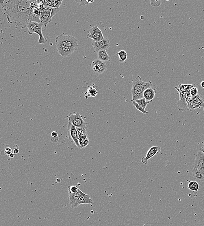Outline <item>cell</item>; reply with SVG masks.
Here are the masks:
<instances>
[{
    "mask_svg": "<svg viewBox=\"0 0 204 226\" xmlns=\"http://www.w3.org/2000/svg\"><path fill=\"white\" fill-rule=\"evenodd\" d=\"M44 26H45L44 23H42V22L38 23V26L35 27V29L33 30V33H34L39 35V38L38 41V42L40 44H45L47 43V38L44 36L42 32V27Z\"/></svg>",
    "mask_w": 204,
    "mask_h": 226,
    "instance_id": "obj_14",
    "label": "cell"
},
{
    "mask_svg": "<svg viewBox=\"0 0 204 226\" xmlns=\"http://www.w3.org/2000/svg\"><path fill=\"white\" fill-rule=\"evenodd\" d=\"M67 117L68 119L69 122L76 128L87 130V124L84 122L82 116L78 112L71 113Z\"/></svg>",
    "mask_w": 204,
    "mask_h": 226,
    "instance_id": "obj_4",
    "label": "cell"
},
{
    "mask_svg": "<svg viewBox=\"0 0 204 226\" xmlns=\"http://www.w3.org/2000/svg\"><path fill=\"white\" fill-rule=\"evenodd\" d=\"M62 1H42L44 6L45 8H58L62 5Z\"/></svg>",
    "mask_w": 204,
    "mask_h": 226,
    "instance_id": "obj_17",
    "label": "cell"
},
{
    "mask_svg": "<svg viewBox=\"0 0 204 226\" xmlns=\"http://www.w3.org/2000/svg\"><path fill=\"white\" fill-rule=\"evenodd\" d=\"M175 87L178 90V92L179 93L180 99L178 102V106L179 110L181 112H183L184 111H188L187 108V104L186 100L188 97L191 96L190 91L182 92L181 91L176 87Z\"/></svg>",
    "mask_w": 204,
    "mask_h": 226,
    "instance_id": "obj_7",
    "label": "cell"
},
{
    "mask_svg": "<svg viewBox=\"0 0 204 226\" xmlns=\"http://www.w3.org/2000/svg\"><path fill=\"white\" fill-rule=\"evenodd\" d=\"M80 149L86 147L89 143L88 135L81 136L78 137Z\"/></svg>",
    "mask_w": 204,
    "mask_h": 226,
    "instance_id": "obj_23",
    "label": "cell"
},
{
    "mask_svg": "<svg viewBox=\"0 0 204 226\" xmlns=\"http://www.w3.org/2000/svg\"><path fill=\"white\" fill-rule=\"evenodd\" d=\"M156 87L153 85L151 87L146 89L143 93L144 98L147 101H152L156 93Z\"/></svg>",
    "mask_w": 204,
    "mask_h": 226,
    "instance_id": "obj_15",
    "label": "cell"
},
{
    "mask_svg": "<svg viewBox=\"0 0 204 226\" xmlns=\"http://www.w3.org/2000/svg\"><path fill=\"white\" fill-rule=\"evenodd\" d=\"M199 149V150H200V151H201V152H202L204 154V146H203L202 147L200 148Z\"/></svg>",
    "mask_w": 204,
    "mask_h": 226,
    "instance_id": "obj_40",
    "label": "cell"
},
{
    "mask_svg": "<svg viewBox=\"0 0 204 226\" xmlns=\"http://www.w3.org/2000/svg\"><path fill=\"white\" fill-rule=\"evenodd\" d=\"M75 1L77 3L79 4L80 6L86 5L88 4L87 1Z\"/></svg>",
    "mask_w": 204,
    "mask_h": 226,
    "instance_id": "obj_34",
    "label": "cell"
},
{
    "mask_svg": "<svg viewBox=\"0 0 204 226\" xmlns=\"http://www.w3.org/2000/svg\"><path fill=\"white\" fill-rule=\"evenodd\" d=\"M79 189L75 185L69 186L68 187V193H71V194H76L79 191Z\"/></svg>",
    "mask_w": 204,
    "mask_h": 226,
    "instance_id": "obj_30",
    "label": "cell"
},
{
    "mask_svg": "<svg viewBox=\"0 0 204 226\" xmlns=\"http://www.w3.org/2000/svg\"><path fill=\"white\" fill-rule=\"evenodd\" d=\"M99 59L102 61H109L110 57L106 50L100 51L98 52Z\"/></svg>",
    "mask_w": 204,
    "mask_h": 226,
    "instance_id": "obj_24",
    "label": "cell"
},
{
    "mask_svg": "<svg viewBox=\"0 0 204 226\" xmlns=\"http://www.w3.org/2000/svg\"><path fill=\"white\" fill-rule=\"evenodd\" d=\"M190 94L192 97H194L197 96L199 94V89L196 85L191 89L190 91Z\"/></svg>",
    "mask_w": 204,
    "mask_h": 226,
    "instance_id": "obj_32",
    "label": "cell"
},
{
    "mask_svg": "<svg viewBox=\"0 0 204 226\" xmlns=\"http://www.w3.org/2000/svg\"><path fill=\"white\" fill-rule=\"evenodd\" d=\"M87 1L88 3V4H90V3H93V2H94V1Z\"/></svg>",
    "mask_w": 204,
    "mask_h": 226,
    "instance_id": "obj_42",
    "label": "cell"
},
{
    "mask_svg": "<svg viewBox=\"0 0 204 226\" xmlns=\"http://www.w3.org/2000/svg\"><path fill=\"white\" fill-rule=\"evenodd\" d=\"M98 90H97L96 87L94 83L92 84V85L89 87L88 89L87 90L86 92L85 93L86 94V98H89V97H94L98 94Z\"/></svg>",
    "mask_w": 204,
    "mask_h": 226,
    "instance_id": "obj_19",
    "label": "cell"
},
{
    "mask_svg": "<svg viewBox=\"0 0 204 226\" xmlns=\"http://www.w3.org/2000/svg\"><path fill=\"white\" fill-rule=\"evenodd\" d=\"M136 102L141 107H142L145 110L146 108V107L150 103L152 102V101H147L146 100L143 98L141 99L137 100H135Z\"/></svg>",
    "mask_w": 204,
    "mask_h": 226,
    "instance_id": "obj_28",
    "label": "cell"
},
{
    "mask_svg": "<svg viewBox=\"0 0 204 226\" xmlns=\"http://www.w3.org/2000/svg\"><path fill=\"white\" fill-rule=\"evenodd\" d=\"M67 134L70 141L75 144L78 148L80 149L77 130L76 128L69 122H68V124Z\"/></svg>",
    "mask_w": 204,
    "mask_h": 226,
    "instance_id": "obj_5",
    "label": "cell"
},
{
    "mask_svg": "<svg viewBox=\"0 0 204 226\" xmlns=\"http://www.w3.org/2000/svg\"><path fill=\"white\" fill-rule=\"evenodd\" d=\"M38 22H34V21H31L28 23L27 27L28 28V33L30 35H32L33 33V30L38 26Z\"/></svg>",
    "mask_w": 204,
    "mask_h": 226,
    "instance_id": "obj_27",
    "label": "cell"
},
{
    "mask_svg": "<svg viewBox=\"0 0 204 226\" xmlns=\"http://www.w3.org/2000/svg\"><path fill=\"white\" fill-rule=\"evenodd\" d=\"M53 137H58V134L56 131H53L51 133V136Z\"/></svg>",
    "mask_w": 204,
    "mask_h": 226,
    "instance_id": "obj_37",
    "label": "cell"
},
{
    "mask_svg": "<svg viewBox=\"0 0 204 226\" xmlns=\"http://www.w3.org/2000/svg\"><path fill=\"white\" fill-rule=\"evenodd\" d=\"M28 0H4L1 5L6 14L8 23L24 29L31 21L41 23L39 16L34 15L31 3Z\"/></svg>",
    "mask_w": 204,
    "mask_h": 226,
    "instance_id": "obj_1",
    "label": "cell"
},
{
    "mask_svg": "<svg viewBox=\"0 0 204 226\" xmlns=\"http://www.w3.org/2000/svg\"><path fill=\"white\" fill-rule=\"evenodd\" d=\"M202 143L203 146H204V138H203V139H202Z\"/></svg>",
    "mask_w": 204,
    "mask_h": 226,
    "instance_id": "obj_43",
    "label": "cell"
},
{
    "mask_svg": "<svg viewBox=\"0 0 204 226\" xmlns=\"http://www.w3.org/2000/svg\"><path fill=\"white\" fill-rule=\"evenodd\" d=\"M77 41L78 40H77V38L73 37V36L69 35L67 44H66V46L77 50L78 48V45H79L77 43Z\"/></svg>",
    "mask_w": 204,
    "mask_h": 226,
    "instance_id": "obj_21",
    "label": "cell"
},
{
    "mask_svg": "<svg viewBox=\"0 0 204 226\" xmlns=\"http://www.w3.org/2000/svg\"><path fill=\"white\" fill-rule=\"evenodd\" d=\"M192 104L194 110L201 107H204V101L198 94L194 97H192Z\"/></svg>",
    "mask_w": 204,
    "mask_h": 226,
    "instance_id": "obj_16",
    "label": "cell"
},
{
    "mask_svg": "<svg viewBox=\"0 0 204 226\" xmlns=\"http://www.w3.org/2000/svg\"><path fill=\"white\" fill-rule=\"evenodd\" d=\"M194 84L193 85H181L180 87V91L182 92H187L190 91L193 87L195 86Z\"/></svg>",
    "mask_w": 204,
    "mask_h": 226,
    "instance_id": "obj_29",
    "label": "cell"
},
{
    "mask_svg": "<svg viewBox=\"0 0 204 226\" xmlns=\"http://www.w3.org/2000/svg\"><path fill=\"white\" fill-rule=\"evenodd\" d=\"M188 189L193 192H198L200 190V185L199 183L197 182H193V181H189V184H188Z\"/></svg>",
    "mask_w": 204,
    "mask_h": 226,
    "instance_id": "obj_25",
    "label": "cell"
},
{
    "mask_svg": "<svg viewBox=\"0 0 204 226\" xmlns=\"http://www.w3.org/2000/svg\"><path fill=\"white\" fill-rule=\"evenodd\" d=\"M87 32V38L92 39L94 42L101 41L105 38L102 31L97 26L90 28Z\"/></svg>",
    "mask_w": 204,
    "mask_h": 226,
    "instance_id": "obj_6",
    "label": "cell"
},
{
    "mask_svg": "<svg viewBox=\"0 0 204 226\" xmlns=\"http://www.w3.org/2000/svg\"><path fill=\"white\" fill-rule=\"evenodd\" d=\"M201 87H202V88H204V81H202V82L201 83Z\"/></svg>",
    "mask_w": 204,
    "mask_h": 226,
    "instance_id": "obj_41",
    "label": "cell"
},
{
    "mask_svg": "<svg viewBox=\"0 0 204 226\" xmlns=\"http://www.w3.org/2000/svg\"><path fill=\"white\" fill-rule=\"evenodd\" d=\"M93 204V201L91 199V197L89 195L83 193L79 197L78 201V206L81 204Z\"/></svg>",
    "mask_w": 204,
    "mask_h": 226,
    "instance_id": "obj_18",
    "label": "cell"
},
{
    "mask_svg": "<svg viewBox=\"0 0 204 226\" xmlns=\"http://www.w3.org/2000/svg\"><path fill=\"white\" fill-rule=\"evenodd\" d=\"M192 173L196 182H204V176L197 168H193L192 171Z\"/></svg>",
    "mask_w": 204,
    "mask_h": 226,
    "instance_id": "obj_22",
    "label": "cell"
},
{
    "mask_svg": "<svg viewBox=\"0 0 204 226\" xmlns=\"http://www.w3.org/2000/svg\"><path fill=\"white\" fill-rule=\"evenodd\" d=\"M161 150V148L160 146H152L146 154V155L142 158V163H143L144 165H147L149 160L156 154H158L160 152Z\"/></svg>",
    "mask_w": 204,
    "mask_h": 226,
    "instance_id": "obj_10",
    "label": "cell"
},
{
    "mask_svg": "<svg viewBox=\"0 0 204 226\" xmlns=\"http://www.w3.org/2000/svg\"><path fill=\"white\" fill-rule=\"evenodd\" d=\"M83 193V192L80 189L78 192L76 194L68 193L69 198L70 200L69 205L72 208L76 209L78 207V199Z\"/></svg>",
    "mask_w": 204,
    "mask_h": 226,
    "instance_id": "obj_13",
    "label": "cell"
},
{
    "mask_svg": "<svg viewBox=\"0 0 204 226\" xmlns=\"http://www.w3.org/2000/svg\"><path fill=\"white\" fill-rule=\"evenodd\" d=\"M151 4L154 7H159L161 5V1H151Z\"/></svg>",
    "mask_w": 204,
    "mask_h": 226,
    "instance_id": "obj_33",
    "label": "cell"
},
{
    "mask_svg": "<svg viewBox=\"0 0 204 226\" xmlns=\"http://www.w3.org/2000/svg\"><path fill=\"white\" fill-rule=\"evenodd\" d=\"M94 50L98 52L100 51H106L110 47V43L109 39L107 38H105L103 40L99 41L94 42L92 44Z\"/></svg>",
    "mask_w": 204,
    "mask_h": 226,
    "instance_id": "obj_9",
    "label": "cell"
},
{
    "mask_svg": "<svg viewBox=\"0 0 204 226\" xmlns=\"http://www.w3.org/2000/svg\"><path fill=\"white\" fill-rule=\"evenodd\" d=\"M119 57V61L120 63L124 62L128 57V54L124 50H121L117 53Z\"/></svg>",
    "mask_w": 204,
    "mask_h": 226,
    "instance_id": "obj_26",
    "label": "cell"
},
{
    "mask_svg": "<svg viewBox=\"0 0 204 226\" xmlns=\"http://www.w3.org/2000/svg\"><path fill=\"white\" fill-rule=\"evenodd\" d=\"M5 150L6 152H12V148L9 147H5Z\"/></svg>",
    "mask_w": 204,
    "mask_h": 226,
    "instance_id": "obj_38",
    "label": "cell"
},
{
    "mask_svg": "<svg viewBox=\"0 0 204 226\" xmlns=\"http://www.w3.org/2000/svg\"><path fill=\"white\" fill-rule=\"evenodd\" d=\"M58 139L59 138L58 137H51V141L52 142V143H56L58 141Z\"/></svg>",
    "mask_w": 204,
    "mask_h": 226,
    "instance_id": "obj_35",
    "label": "cell"
},
{
    "mask_svg": "<svg viewBox=\"0 0 204 226\" xmlns=\"http://www.w3.org/2000/svg\"><path fill=\"white\" fill-rule=\"evenodd\" d=\"M132 84L133 85L131 90L132 94L131 101L144 98L143 93L144 91L153 85L151 81L145 82L142 81V79L139 75L136 79L132 80Z\"/></svg>",
    "mask_w": 204,
    "mask_h": 226,
    "instance_id": "obj_2",
    "label": "cell"
},
{
    "mask_svg": "<svg viewBox=\"0 0 204 226\" xmlns=\"http://www.w3.org/2000/svg\"><path fill=\"white\" fill-rule=\"evenodd\" d=\"M204 167V154L199 150L197 153L193 165V168H197L200 172Z\"/></svg>",
    "mask_w": 204,
    "mask_h": 226,
    "instance_id": "obj_12",
    "label": "cell"
},
{
    "mask_svg": "<svg viewBox=\"0 0 204 226\" xmlns=\"http://www.w3.org/2000/svg\"><path fill=\"white\" fill-rule=\"evenodd\" d=\"M76 49L73 48L65 46L63 48L61 49L60 50L58 51V53L59 55L65 57L70 56L73 52L75 51Z\"/></svg>",
    "mask_w": 204,
    "mask_h": 226,
    "instance_id": "obj_20",
    "label": "cell"
},
{
    "mask_svg": "<svg viewBox=\"0 0 204 226\" xmlns=\"http://www.w3.org/2000/svg\"><path fill=\"white\" fill-rule=\"evenodd\" d=\"M132 103H133V105L135 106V107H136V108L137 110H138V111H140V112H141L143 114H145L149 113V112L145 111V110H144V109L141 106H139V105H138V104L136 102V101H132Z\"/></svg>",
    "mask_w": 204,
    "mask_h": 226,
    "instance_id": "obj_31",
    "label": "cell"
},
{
    "mask_svg": "<svg viewBox=\"0 0 204 226\" xmlns=\"http://www.w3.org/2000/svg\"><path fill=\"white\" fill-rule=\"evenodd\" d=\"M59 11L58 8L44 7L39 16L40 20L45 27L52 20V18Z\"/></svg>",
    "mask_w": 204,
    "mask_h": 226,
    "instance_id": "obj_3",
    "label": "cell"
},
{
    "mask_svg": "<svg viewBox=\"0 0 204 226\" xmlns=\"http://www.w3.org/2000/svg\"><path fill=\"white\" fill-rule=\"evenodd\" d=\"M19 152V150L18 147L17 146H16L14 148V154H16L18 153Z\"/></svg>",
    "mask_w": 204,
    "mask_h": 226,
    "instance_id": "obj_36",
    "label": "cell"
},
{
    "mask_svg": "<svg viewBox=\"0 0 204 226\" xmlns=\"http://www.w3.org/2000/svg\"><path fill=\"white\" fill-rule=\"evenodd\" d=\"M91 68L94 73L101 74L106 70L107 66L104 62L99 59H96L91 63Z\"/></svg>",
    "mask_w": 204,
    "mask_h": 226,
    "instance_id": "obj_8",
    "label": "cell"
},
{
    "mask_svg": "<svg viewBox=\"0 0 204 226\" xmlns=\"http://www.w3.org/2000/svg\"><path fill=\"white\" fill-rule=\"evenodd\" d=\"M69 35L62 33L56 38L55 44L58 51L66 46Z\"/></svg>",
    "mask_w": 204,
    "mask_h": 226,
    "instance_id": "obj_11",
    "label": "cell"
},
{
    "mask_svg": "<svg viewBox=\"0 0 204 226\" xmlns=\"http://www.w3.org/2000/svg\"><path fill=\"white\" fill-rule=\"evenodd\" d=\"M14 155H15V154H14V153H12L10 154V155H9V157L11 158H14Z\"/></svg>",
    "mask_w": 204,
    "mask_h": 226,
    "instance_id": "obj_39",
    "label": "cell"
}]
</instances>
